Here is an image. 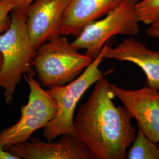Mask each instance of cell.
<instances>
[{
    "instance_id": "17",
    "label": "cell",
    "mask_w": 159,
    "mask_h": 159,
    "mask_svg": "<svg viewBox=\"0 0 159 159\" xmlns=\"http://www.w3.org/2000/svg\"><path fill=\"white\" fill-rule=\"evenodd\" d=\"M33 1L34 0H16L14 8L13 10H25Z\"/></svg>"
},
{
    "instance_id": "11",
    "label": "cell",
    "mask_w": 159,
    "mask_h": 159,
    "mask_svg": "<svg viewBox=\"0 0 159 159\" xmlns=\"http://www.w3.org/2000/svg\"><path fill=\"white\" fill-rule=\"evenodd\" d=\"M105 58L136 64L146 74L147 85L159 90V51L149 49L131 37L114 48L110 46Z\"/></svg>"
},
{
    "instance_id": "16",
    "label": "cell",
    "mask_w": 159,
    "mask_h": 159,
    "mask_svg": "<svg viewBox=\"0 0 159 159\" xmlns=\"http://www.w3.org/2000/svg\"><path fill=\"white\" fill-rule=\"evenodd\" d=\"M0 159H20L15 154L7 150L3 146L0 145Z\"/></svg>"
},
{
    "instance_id": "3",
    "label": "cell",
    "mask_w": 159,
    "mask_h": 159,
    "mask_svg": "<svg viewBox=\"0 0 159 159\" xmlns=\"http://www.w3.org/2000/svg\"><path fill=\"white\" fill-rule=\"evenodd\" d=\"M78 51L65 35L40 46L32 64L41 85L48 88L66 85L82 74L93 60Z\"/></svg>"
},
{
    "instance_id": "12",
    "label": "cell",
    "mask_w": 159,
    "mask_h": 159,
    "mask_svg": "<svg viewBox=\"0 0 159 159\" xmlns=\"http://www.w3.org/2000/svg\"><path fill=\"white\" fill-rule=\"evenodd\" d=\"M133 144L129 150L127 159H159V146L148 137L138 126Z\"/></svg>"
},
{
    "instance_id": "15",
    "label": "cell",
    "mask_w": 159,
    "mask_h": 159,
    "mask_svg": "<svg viewBox=\"0 0 159 159\" xmlns=\"http://www.w3.org/2000/svg\"><path fill=\"white\" fill-rule=\"evenodd\" d=\"M148 36L153 38H159V20L151 24L150 27L146 30Z\"/></svg>"
},
{
    "instance_id": "5",
    "label": "cell",
    "mask_w": 159,
    "mask_h": 159,
    "mask_svg": "<svg viewBox=\"0 0 159 159\" xmlns=\"http://www.w3.org/2000/svg\"><path fill=\"white\" fill-rule=\"evenodd\" d=\"M139 0H124L105 16L86 26L71 44L77 50H85L93 60L102 50L105 44L116 35L136 36L139 33L136 6Z\"/></svg>"
},
{
    "instance_id": "18",
    "label": "cell",
    "mask_w": 159,
    "mask_h": 159,
    "mask_svg": "<svg viewBox=\"0 0 159 159\" xmlns=\"http://www.w3.org/2000/svg\"><path fill=\"white\" fill-rule=\"evenodd\" d=\"M2 54L0 53V69L2 67Z\"/></svg>"
},
{
    "instance_id": "9",
    "label": "cell",
    "mask_w": 159,
    "mask_h": 159,
    "mask_svg": "<svg viewBox=\"0 0 159 159\" xmlns=\"http://www.w3.org/2000/svg\"><path fill=\"white\" fill-rule=\"evenodd\" d=\"M70 0H34L25 10L30 40L37 49L60 36L63 15Z\"/></svg>"
},
{
    "instance_id": "14",
    "label": "cell",
    "mask_w": 159,
    "mask_h": 159,
    "mask_svg": "<svg viewBox=\"0 0 159 159\" xmlns=\"http://www.w3.org/2000/svg\"><path fill=\"white\" fill-rule=\"evenodd\" d=\"M16 0H0V34L10 26L11 13L14 8Z\"/></svg>"
},
{
    "instance_id": "1",
    "label": "cell",
    "mask_w": 159,
    "mask_h": 159,
    "mask_svg": "<svg viewBox=\"0 0 159 159\" xmlns=\"http://www.w3.org/2000/svg\"><path fill=\"white\" fill-rule=\"evenodd\" d=\"M110 84L104 76L96 83L87 100L80 106L74 127L75 134L96 159H124L137 130L123 106H116Z\"/></svg>"
},
{
    "instance_id": "2",
    "label": "cell",
    "mask_w": 159,
    "mask_h": 159,
    "mask_svg": "<svg viewBox=\"0 0 159 159\" xmlns=\"http://www.w3.org/2000/svg\"><path fill=\"white\" fill-rule=\"evenodd\" d=\"M10 27L0 34V53L2 65L0 69V88H2L6 102L10 105L16 85L22 75L34 77L36 72L32 62L37 49L30 40L25 10H13Z\"/></svg>"
},
{
    "instance_id": "8",
    "label": "cell",
    "mask_w": 159,
    "mask_h": 159,
    "mask_svg": "<svg viewBox=\"0 0 159 159\" xmlns=\"http://www.w3.org/2000/svg\"><path fill=\"white\" fill-rule=\"evenodd\" d=\"M20 159H96L76 134H64L54 142L32 137L30 141L4 148Z\"/></svg>"
},
{
    "instance_id": "4",
    "label": "cell",
    "mask_w": 159,
    "mask_h": 159,
    "mask_svg": "<svg viewBox=\"0 0 159 159\" xmlns=\"http://www.w3.org/2000/svg\"><path fill=\"white\" fill-rule=\"evenodd\" d=\"M110 46L111 45L108 41L98 56L85 68L84 72L73 81L66 85L54 86L47 90L57 106L56 117L44 129L43 135L47 142L53 141L64 134H75L74 127L75 107L87 90L98 80L110 72L109 71L102 73L98 68Z\"/></svg>"
},
{
    "instance_id": "13",
    "label": "cell",
    "mask_w": 159,
    "mask_h": 159,
    "mask_svg": "<svg viewBox=\"0 0 159 159\" xmlns=\"http://www.w3.org/2000/svg\"><path fill=\"white\" fill-rule=\"evenodd\" d=\"M140 22L151 25L159 20V0H142L136 6Z\"/></svg>"
},
{
    "instance_id": "7",
    "label": "cell",
    "mask_w": 159,
    "mask_h": 159,
    "mask_svg": "<svg viewBox=\"0 0 159 159\" xmlns=\"http://www.w3.org/2000/svg\"><path fill=\"white\" fill-rule=\"evenodd\" d=\"M110 86L144 134L154 142H159L158 90L148 85L137 90H127L114 84Z\"/></svg>"
},
{
    "instance_id": "6",
    "label": "cell",
    "mask_w": 159,
    "mask_h": 159,
    "mask_svg": "<svg viewBox=\"0 0 159 159\" xmlns=\"http://www.w3.org/2000/svg\"><path fill=\"white\" fill-rule=\"evenodd\" d=\"M24 77L30 87L29 100L20 108L21 116L17 123L0 131V145L4 148L28 141L34 132L44 129L57 114V104L50 94L33 76Z\"/></svg>"
},
{
    "instance_id": "10",
    "label": "cell",
    "mask_w": 159,
    "mask_h": 159,
    "mask_svg": "<svg viewBox=\"0 0 159 159\" xmlns=\"http://www.w3.org/2000/svg\"><path fill=\"white\" fill-rule=\"evenodd\" d=\"M124 0H70L60 30V35L77 37L86 26L108 14Z\"/></svg>"
}]
</instances>
